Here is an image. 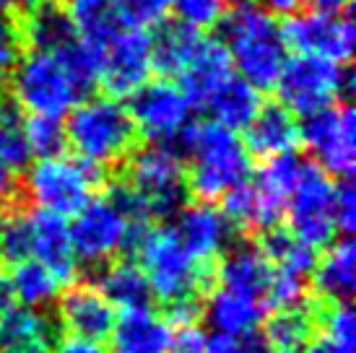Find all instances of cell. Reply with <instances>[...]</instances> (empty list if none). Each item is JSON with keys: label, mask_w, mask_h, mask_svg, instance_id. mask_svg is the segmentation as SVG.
<instances>
[{"label": "cell", "mask_w": 356, "mask_h": 353, "mask_svg": "<svg viewBox=\"0 0 356 353\" xmlns=\"http://www.w3.org/2000/svg\"><path fill=\"white\" fill-rule=\"evenodd\" d=\"M0 158L16 172L29 167L31 161L26 117L10 97H0Z\"/></svg>", "instance_id": "35"}, {"label": "cell", "mask_w": 356, "mask_h": 353, "mask_svg": "<svg viewBox=\"0 0 356 353\" xmlns=\"http://www.w3.org/2000/svg\"><path fill=\"white\" fill-rule=\"evenodd\" d=\"M50 353H109L102 343H91V340H81V338H63L52 345Z\"/></svg>", "instance_id": "43"}, {"label": "cell", "mask_w": 356, "mask_h": 353, "mask_svg": "<svg viewBox=\"0 0 356 353\" xmlns=\"http://www.w3.org/2000/svg\"><path fill=\"white\" fill-rule=\"evenodd\" d=\"M130 120L136 133L151 146H175L193 125V107L172 81H149L130 97Z\"/></svg>", "instance_id": "12"}, {"label": "cell", "mask_w": 356, "mask_h": 353, "mask_svg": "<svg viewBox=\"0 0 356 353\" xmlns=\"http://www.w3.org/2000/svg\"><path fill=\"white\" fill-rule=\"evenodd\" d=\"M115 8L128 26L146 29V26H156L167 19L172 0H115Z\"/></svg>", "instance_id": "38"}, {"label": "cell", "mask_w": 356, "mask_h": 353, "mask_svg": "<svg viewBox=\"0 0 356 353\" xmlns=\"http://www.w3.org/2000/svg\"><path fill=\"white\" fill-rule=\"evenodd\" d=\"M312 286L323 304H343L351 299L356 288V247L348 236L325 247V255L312 270Z\"/></svg>", "instance_id": "23"}, {"label": "cell", "mask_w": 356, "mask_h": 353, "mask_svg": "<svg viewBox=\"0 0 356 353\" xmlns=\"http://www.w3.org/2000/svg\"><path fill=\"white\" fill-rule=\"evenodd\" d=\"M299 143H305L315 167L327 176H348L356 167V117L348 104H333L305 117L299 125Z\"/></svg>", "instance_id": "11"}, {"label": "cell", "mask_w": 356, "mask_h": 353, "mask_svg": "<svg viewBox=\"0 0 356 353\" xmlns=\"http://www.w3.org/2000/svg\"><path fill=\"white\" fill-rule=\"evenodd\" d=\"M281 37L286 49H294L302 58H317L348 65L354 58V24L346 16H323V13H294L284 21Z\"/></svg>", "instance_id": "13"}, {"label": "cell", "mask_w": 356, "mask_h": 353, "mask_svg": "<svg viewBox=\"0 0 356 353\" xmlns=\"http://www.w3.org/2000/svg\"><path fill=\"white\" fill-rule=\"evenodd\" d=\"M31 221V257L44 265L63 288L76 281L79 275V260L70 245V231L65 218L44 213V211H29Z\"/></svg>", "instance_id": "18"}, {"label": "cell", "mask_w": 356, "mask_h": 353, "mask_svg": "<svg viewBox=\"0 0 356 353\" xmlns=\"http://www.w3.org/2000/svg\"><path fill=\"white\" fill-rule=\"evenodd\" d=\"M16 192H19V172L10 169L3 158H0V211L13 206L16 200Z\"/></svg>", "instance_id": "42"}, {"label": "cell", "mask_w": 356, "mask_h": 353, "mask_svg": "<svg viewBox=\"0 0 356 353\" xmlns=\"http://www.w3.org/2000/svg\"><path fill=\"white\" fill-rule=\"evenodd\" d=\"M206 109L211 112V117L216 125L227 130H245L252 122V117L260 109V91L250 86L248 81H242L239 76H232L224 81L213 97L208 99Z\"/></svg>", "instance_id": "29"}, {"label": "cell", "mask_w": 356, "mask_h": 353, "mask_svg": "<svg viewBox=\"0 0 356 353\" xmlns=\"http://www.w3.org/2000/svg\"><path fill=\"white\" fill-rule=\"evenodd\" d=\"M185 195L188 185L179 151L172 146H149L130 154L125 179L109 197L136 224L146 226L156 218L177 216Z\"/></svg>", "instance_id": "2"}, {"label": "cell", "mask_w": 356, "mask_h": 353, "mask_svg": "<svg viewBox=\"0 0 356 353\" xmlns=\"http://www.w3.org/2000/svg\"><path fill=\"white\" fill-rule=\"evenodd\" d=\"M118 320V309L109 304L97 286H73L58 296V322L68 338L91 343L107 340Z\"/></svg>", "instance_id": "16"}, {"label": "cell", "mask_w": 356, "mask_h": 353, "mask_svg": "<svg viewBox=\"0 0 356 353\" xmlns=\"http://www.w3.org/2000/svg\"><path fill=\"white\" fill-rule=\"evenodd\" d=\"M143 226L136 224L112 197H94L73 216L68 226L76 260L86 265H107L133 247Z\"/></svg>", "instance_id": "8"}, {"label": "cell", "mask_w": 356, "mask_h": 353, "mask_svg": "<svg viewBox=\"0 0 356 353\" xmlns=\"http://www.w3.org/2000/svg\"><path fill=\"white\" fill-rule=\"evenodd\" d=\"M8 302H10L8 284H6V278H0V314L8 309Z\"/></svg>", "instance_id": "46"}, {"label": "cell", "mask_w": 356, "mask_h": 353, "mask_svg": "<svg viewBox=\"0 0 356 353\" xmlns=\"http://www.w3.org/2000/svg\"><path fill=\"white\" fill-rule=\"evenodd\" d=\"M21 55H24V44L19 40L16 19H8L6 10H0V83L10 79Z\"/></svg>", "instance_id": "39"}, {"label": "cell", "mask_w": 356, "mask_h": 353, "mask_svg": "<svg viewBox=\"0 0 356 353\" xmlns=\"http://www.w3.org/2000/svg\"><path fill=\"white\" fill-rule=\"evenodd\" d=\"M65 146L76 151V158L94 169L118 167L136 151V125L128 107L112 97H97L79 101L68 112Z\"/></svg>", "instance_id": "4"}, {"label": "cell", "mask_w": 356, "mask_h": 353, "mask_svg": "<svg viewBox=\"0 0 356 353\" xmlns=\"http://www.w3.org/2000/svg\"><path fill=\"white\" fill-rule=\"evenodd\" d=\"M242 143L248 148L250 156L273 158L284 154H294L299 146V122L297 117L281 104H260L257 115L252 117Z\"/></svg>", "instance_id": "21"}, {"label": "cell", "mask_w": 356, "mask_h": 353, "mask_svg": "<svg viewBox=\"0 0 356 353\" xmlns=\"http://www.w3.org/2000/svg\"><path fill=\"white\" fill-rule=\"evenodd\" d=\"M211 284L218 288H227V291L250 296V299H257L268 306L273 268L257 245H237L218 257L216 273H213ZM268 312H270V306H268Z\"/></svg>", "instance_id": "17"}, {"label": "cell", "mask_w": 356, "mask_h": 353, "mask_svg": "<svg viewBox=\"0 0 356 353\" xmlns=\"http://www.w3.org/2000/svg\"><path fill=\"white\" fill-rule=\"evenodd\" d=\"M151 37V68L159 70L164 79H177L185 70L190 58L203 42V34L190 29L177 19L161 21L156 24V31Z\"/></svg>", "instance_id": "26"}, {"label": "cell", "mask_w": 356, "mask_h": 353, "mask_svg": "<svg viewBox=\"0 0 356 353\" xmlns=\"http://www.w3.org/2000/svg\"><path fill=\"white\" fill-rule=\"evenodd\" d=\"M177 242L185 247L193 260L203 268H213L218 257L227 252L232 239V226L224 218L221 208L211 203L182 206L177 211V221L172 226Z\"/></svg>", "instance_id": "15"}, {"label": "cell", "mask_w": 356, "mask_h": 353, "mask_svg": "<svg viewBox=\"0 0 356 353\" xmlns=\"http://www.w3.org/2000/svg\"><path fill=\"white\" fill-rule=\"evenodd\" d=\"M68 19L73 31L89 47L102 49L112 37H118L128 24L120 19L115 0H68Z\"/></svg>", "instance_id": "28"}, {"label": "cell", "mask_w": 356, "mask_h": 353, "mask_svg": "<svg viewBox=\"0 0 356 353\" xmlns=\"http://www.w3.org/2000/svg\"><path fill=\"white\" fill-rule=\"evenodd\" d=\"M263 10H268L273 19H289L302 8V0H255Z\"/></svg>", "instance_id": "45"}, {"label": "cell", "mask_w": 356, "mask_h": 353, "mask_svg": "<svg viewBox=\"0 0 356 353\" xmlns=\"http://www.w3.org/2000/svg\"><path fill=\"white\" fill-rule=\"evenodd\" d=\"M276 88L281 107H286L294 117H309L346 97L351 91V73L346 65L294 55L286 60Z\"/></svg>", "instance_id": "9"}, {"label": "cell", "mask_w": 356, "mask_h": 353, "mask_svg": "<svg viewBox=\"0 0 356 353\" xmlns=\"http://www.w3.org/2000/svg\"><path fill=\"white\" fill-rule=\"evenodd\" d=\"M221 200H224L221 213L229 221V226L239 229V231H250V234H255V231L266 234L270 229H276L278 221L284 218V211H286L250 179Z\"/></svg>", "instance_id": "24"}, {"label": "cell", "mask_w": 356, "mask_h": 353, "mask_svg": "<svg viewBox=\"0 0 356 353\" xmlns=\"http://www.w3.org/2000/svg\"><path fill=\"white\" fill-rule=\"evenodd\" d=\"M151 37L146 29L125 26L99 49V83L107 97L130 99L151 76Z\"/></svg>", "instance_id": "14"}, {"label": "cell", "mask_w": 356, "mask_h": 353, "mask_svg": "<svg viewBox=\"0 0 356 353\" xmlns=\"http://www.w3.org/2000/svg\"><path fill=\"white\" fill-rule=\"evenodd\" d=\"M268 317V306L257 299L242 296L237 291H227L213 286L206 304V320L213 333L248 335L257 333V325Z\"/></svg>", "instance_id": "25"}, {"label": "cell", "mask_w": 356, "mask_h": 353, "mask_svg": "<svg viewBox=\"0 0 356 353\" xmlns=\"http://www.w3.org/2000/svg\"><path fill=\"white\" fill-rule=\"evenodd\" d=\"M16 29L21 44L37 52H58L76 40L68 13L60 6H31L21 19H16Z\"/></svg>", "instance_id": "27"}, {"label": "cell", "mask_w": 356, "mask_h": 353, "mask_svg": "<svg viewBox=\"0 0 356 353\" xmlns=\"http://www.w3.org/2000/svg\"><path fill=\"white\" fill-rule=\"evenodd\" d=\"M19 3H29V6H58L60 0H19Z\"/></svg>", "instance_id": "47"}, {"label": "cell", "mask_w": 356, "mask_h": 353, "mask_svg": "<svg viewBox=\"0 0 356 353\" xmlns=\"http://www.w3.org/2000/svg\"><path fill=\"white\" fill-rule=\"evenodd\" d=\"M263 322H266L263 340L266 345H270V351L297 353L315 335L317 314L312 312L309 304H299L286 306V309H273V312H268Z\"/></svg>", "instance_id": "31"}, {"label": "cell", "mask_w": 356, "mask_h": 353, "mask_svg": "<svg viewBox=\"0 0 356 353\" xmlns=\"http://www.w3.org/2000/svg\"><path fill=\"white\" fill-rule=\"evenodd\" d=\"M232 0H172V8L177 13V21L190 29H216L227 16Z\"/></svg>", "instance_id": "37"}, {"label": "cell", "mask_w": 356, "mask_h": 353, "mask_svg": "<svg viewBox=\"0 0 356 353\" xmlns=\"http://www.w3.org/2000/svg\"><path fill=\"white\" fill-rule=\"evenodd\" d=\"M58 327L42 309L8 306L0 314V353H50Z\"/></svg>", "instance_id": "22"}, {"label": "cell", "mask_w": 356, "mask_h": 353, "mask_svg": "<svg viewBox=\"0 0 356 353\" xmlns=\"http://www.w3.org/2000/svg\"><path fill=\"white\" fill-rule=\"evenodd\" d=\"M133 247L138 252V268L146 275L151 296H156L167 309L198 302L213 281L211 268L198 265L185 252L172 226H143Z\"/></svg>", "instance_id": "5"}, {"label": "cell", "mask_w": 356, "mask_h": 353, "mask_svg": "<svg viewBox=\"0 0 356 353\" xmlns=\"http://www.w3.org/2000/svg\"><path fill=\"white\" fill-rule=\"evenodd\" d=\"M112 353H172L175 327L151 306L125 309L109 333Z\"/></svg>", "instance_id": "19"}, {"label": "cell", "mask_w": 356, "mask_h": 353, "mask_svg": "<svg viewBox=\"0 0 356 353\" xmlns=\"http://www.w3.org/2000/svg\"><path fill=\"white\" fill-rule=\"evenodd\" d=\"M260 249L263 255L268 257V263L273 268V273H284V275H294V278H302L307 281L312 270H315L317 255L315 249H309L307 245H302L297 236H291L284 229H270L263 234V242H260Z\"/></svg>", "instance_id": "34"}, {"label": "cell", "mask_w": 356, "mask_h": 353, "mask_svg": "<svg viewBox=\"0 0 356 353\" xmlns=\"http://www.w3.org/2000/svg\"><path fill=\"white\" fill-rule=\"evenodd\" d=\"M333 216H336V231L338 234H351L356 229V192L351 182L336 187V206H333Z\"/></svg>", "instance_id": "41"}, {"label": "cell", "mask_w": 356, "mask_h": 353, "mask_svg": "<svg viewBox=\"0 0 356 353\" xmlns=\"http://www.w3.org/2000/svg\"><path fill=\"white\" fill-rule=\"evenodd\" d=\"M268 345L263 335L248 333V335H227V333H213L206 338L203 353H266Z\"/></svg>", "instance_id": "40"}, {"label": "cell", "mask_w": 356, "mask_h": 353, "mask_svg": "<svg viewBox=\"0 0 356 353\" xmlns=\"http://www.w3.org/2000/svg\"><path fill=\"white\" fill-rule=\"evenodd\" d=\"M266 353H286V351H266Z\"/></svg>", "instance_id": "49"}, {"label": "cell", "mask_w": 356, "mask_h": 353, "mask_svg": "<svg viewBox=\"0 0 356 353\" xmlns=\"http://www.w3.org/2000/svg\"><path fill=\"white\" fill-rule=\"evenodd\" d=\"M104 270L99 275V288L104 299L115 309H138V306H149L151 291L146 284V275L133 260H112V263L102 265Z\"/></svg>", "instance_id": "30"}, {"label": "cell", "mask_w": 356, "mask_h": 353, "mask_svg": "<svg viewBox=\"0 0 356 353\" xmlns=\"http://www.w3.org/2000/svg\"><path fill=\"white\" fill-rule=\"evenodd\" d=\"M232 68L255 91L276 88L281 70L289 60V49L281 37L278 21L257 6L255 0H242L227 10L221 21Z\"/></svg>", "instance_id": "3"}, {"label": "cell", "mask_w": 356, "mask_h": 353, "mask_svg": "<svg viewBox=\"0 0 356 353\" xmlns=\"http://www.w3.org/2000/svg\"><path fill=\"white\" fill-rule=\"evenodd\" d=\"M302 6L309 8V13L323 16H346L351 8V0H302Z\"/></svg>", "instance_id": "44"}, {"label": "cell", "mask_w": 356, "mask_h": 353, "mask_svg": "<svg viewBox=\"0 0 356 353\" xmlns=\"http://www.w3.org/2000/svg\"><path fill=\"white\" fill-rule=\"evenodd\" d=\"M234 76L232 60H229L227 47L218 40L203 37L200 47L190 58L185 70L177 76V86L185 94L193 109H206L208 99L218 91V86Z\"/></svg>", "instance_id": "20"}, {"label": "cell", "mask_w": 356, "mask_h": 353, "mask_svg": "<svg viewBox=\"0 0 356 353\" xmlns=\"http://www.w3.org/2000/svg\"><path fill=\"white\" fill-rule=\"evenodd\" d=\"M102 172L76 156L37 158L26 172V197L37 211L60 218H73L97 197Z\"/></svg>", "instance_id": "6"}, {"label": "cell", "mask_w": 356, "mask_h": 353, "mask_svg": "<svg viewBox=\"0 0 356 353\" xmlns=\"http://www.w3.org/2000/svg\"><path fill=\"white\" fill-rule=\"evenodd\" d=\"M13 3H19V0H0V10H8Z\"/></svg>", "instance_id": "48"}, {"label": "cell", "mask_w": 356, "mask_h": 353, "mask_svg": "<svg viewBox=\"0 0 356 353\" xmlns=\"http://www.w3.org/2000/svg\"><path fill=\"white\" fill-rule=\"evenodd\" d=\"M336 187L333 176H327L323 169H317L315 164H305L286 200V211H284L289 218L286 231L315 252L338 236L336 216H333Z\"/></svg>", "instance_id": "10"}, {"label": "cell", "mask_w": 356, "mask_h": 353, "mask_svg": "<svg viewBox=\"0 0 356 353\" xmlns=\"http://www.w3.org/2000/svg\"><path fill=\"white\" fill-rule=\"evenodd\" d=\"M6 284H8L10 299H16L19 306H29V309H42L58 302V296L63 294V284L37 260L13 263V270L6 278Z\"/></svg>", "instance_id": "32"}, {"label": "cell", "mask_w": 356, "mask_h": 353, "mask_svg": "<svg viewBox=\"0 0 356 353\" xmlns=\"http://www.w3.org/2000/svg\"><path fill=\"white\" fill-rule=\"evenodd\" d=\"M26 140L31 158H50L65 151V125L58 117H29L26 120Z\"/></svg>", "instance_id": "36"}, {"label": "cell", "mask_w": 356, "mask_h": 353, "mask_svg": "<svg viewBox=\"0 0 356 353\" xmlns=\"http://www.w3.org/2000/svg\"><path fill=\"white\" fill-rule=\"evenodd\" d=\"M185 185L200 203H213L245 185L252 174V156L234 130L211 122H195L179 138Z\"/></svg>", "instance_id": "1"}, {"label": "cell", "mask_w": 356, "mask_h": 353, "mask_svg": "<svg viewBox=\"0 0 356 353\" xmlns=\"http://www.w3.org/2000/svg\"><path fill=\"white\" fill-rule=\"evenodd\" d=\"M10 99L31 117L63 120L81 101L58 52H24L10 73Z\"/></svg>", "instance_id": "7"}, {"label": "cell", "mask_w": 356, "mask_h": 353, "mask_svg": "<svg viewBox=\"0 0 356 353\" xmlns=\"http://www.w3.org/2000/svg\"><path fill=\"white\" fill-rule=\"evenodd\" d=\"M305 353H356V320L348 302L325 304L317 314V327Z\"/></svg>", "instance_id": "33"}]
</instances>
